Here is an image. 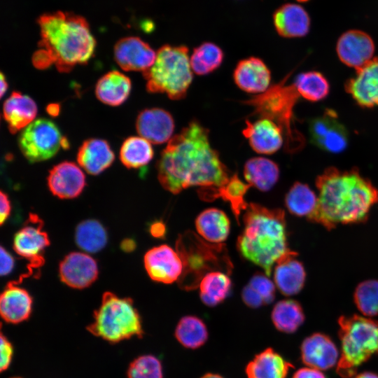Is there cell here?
I'll return each mask as SVG.
<instances>
[{
    "label": "cell",
    "instance_id": "obj_1",
    "mask_svg": "<svg viewBox=\"0 0 378 378\" xmlns=\"http://www.w3.org/2000/svg\"><path fill=\"white\" fill-rule=\"evenodd\" d=\"M158 178L167 191L178 194L191 186L219 187L231 176L209 141L208 129L197 120L174 136L157 162Z\"/></svg>",
    "mask_w": 378,
    "mask_h": 378
},
{
    "label": "cell",
    "instance_id": "obj_2",
    "mask_svg": "<svg viewBox=\"0 0 378 378\" xmlns=\"http://www.w3.org/2000/svg\"><path fill=\"white\" fill-rule=\"evenodd\" d=\"M318 203L309 218L328 230L339 224H354L367 220L378 202V190L358 169L340 171L327 168L316 180Z\"/></svg>",
    "mask_w": 378,
    "mask_h": 378
},
{
    "label": "cell",
    "instance_id": "obj_3",
    "mask_svg": "<svg viewBox=\"0 0 378 378\" xmlns=\"http://www.w3.org/2000/svg\"><path fill=\"white\" fill-rule=\"evenodd\" d=\"M40 48L46 50L60 72H69L92 57L96 40L86 19L69 12L46 13L37 19Z\"/></svg>",
    "mask_w": 378,
    "mask_h": 378
},
{
    "label": "cell",
    "instance_id": "obj_4",
    "mask_svg": "<svg viewBox=\"0 0 378 378\" xmlns=\"http://www.w3.org/2000/svg\"><path fill=\"white\" fill-rule=\"evenodd\" d=\"M244 229L237 248L246 260L260 267L270 276L274 265L290 250L285 214L282 209L248 204L243 216Z\"/></svg>",
    "mask_w": 378,
    "mask_h": 378
},
{
    "label": "cell",
    "instance_id": "obj_5",
    "mask_svg": "<svg viewBox=\"0 0 378 378\" xmlns=\"http://www.w3.org/2000/svg\"><path fill=\"white\" fill-rule=\"evenodd\" d=\"M289 76L241 102L253 108L251 115L274 122L283 132L285 151L294 154L304 148L305 139L295 124L294 107L300 95L293 83L286 84Z\"/></svg>",
    "mask_w": 378,
    "mask_h": 378
},
{
    "label": "cell",
    "instance_id": "obj_6",
    "mask_svg": "<svg viewBox=\"0 0 378 378\" xmlns=\"http://www.w3.org/2000/svg\"><path fill=\"white\" fill-rule=\"evenodd\" d=\"M176 251L183 262V272L177 281L181 288L190 290L199 286L208 273L221 271L231 273L233 265L225 245L210 243L192 231L180 234Z\"/></svg>",
    "mask_w": 378,
    "mask_h": 378
},
{
    "label": "cell",
    "instance_id": "obj_7",
    "mask_svg": "<svg viewBox=\"0 0 378 378\" xmlns=\"http://www.w3.org/2000/svg\"><path fill=\"white\" fill-rule=\"evenodd\" d=\"M188 52L186 46L160 47L154 64L143 72L147 91L166 94L173 100L185 98L193 78Z\"/></svg>",
    "mask_w": 378,
    "mask_h": 378
},
{
    "label": "cell",
    "instance_id": "obj_8",
    "mask_svg": "<svg viewBox=\"0 0 378 378\" xmlns=\"http://www.w3.org/2000/svg\"><path fill=\"white\" fill-rule=\"evenodd\" d=\"M338 324L342 354L336 371L342 378H351L378 351V321L354 314L341 316Z\"/></svg>",
    "mask_w": 378,
    "mask_h": 378
},
{
    "label": "cell",
    "instance_id": "obj_9",
    "mask_svg": "<svg viewBox=\"0 0 378 378\" xmlns=\"http://www.w3.org/2000/svg\"><path fill=\"white\" fill-rule=\"evenodd\" d=\"M87 329L110 343L141 337L144 334L141 316L133 301L111 292L102 295L101 304L94 311L93 321Z\"/></svg>",
    "mask_w": 378,
    "mask_h": 378
},
{
    "label": "cell",
    "instance_id": "obj_10",
    "mask_svg": "<svg viewBox=\"0 0 378 378\" xmlns=\"http://www.w3.org/2000/svg\"><path fill=\"white\" fill-rule=\"evenodd\" d=\"M18 145L26 159L33 163L52 158L61 148H67L69 142L53 122L38 118L22 130Z\"/></svg>",
    "mask_w": 378,
    "mask_h": 378
},
{
    "label": "cell",
    "instance_id": "obj_11",
    "mask_svg": "<svg viewBox=\"0 0 378 378\" xmlns=\"http://www.w3.org/2000/svg\"><path fill=\"white\" fill-rule=\"evenodd\" d=\"M309 131L312 142L324 151L340 153L347 147V130L332 109H327L321 115L312 119Z\"/></svg>",
    "mask_w": 378,
    "mask_h": 378
},
{
    "label": "cell",
    "instance_id": "obj_12",
    "mask_svg": "<svg viewBox=\"0 0 378 378\" xmlns=\"http://www.w3.org/2000/svg\"><path fill=\"white\" fill-rule=\"evenodd\" d=\"M43 223L40 218L31 214L24 226L13 238L14 251L21 257L30 260L33 267L43 263V254L50 245L47 233L43 230Z\"/></svg>",
    "mask_w": 378,
    "mask_h": 378
},
{
    "label": "cell",
    "instance_id": "obj_13",
    "mask_svg": "<svg viewBox=\"0 0 378 378\" xmlns=\"http://www.w3.org/2000/svg\"><path fill=\"white\" fill-rule=\"evenodd\" d=\"M150 278L157 282L172 284L178 281L183 272V262L178 252L162 244L148 250L144 258Z\"/></svg>",
    "mask_w": 378,
    "mask_h": 378
},
{
    "label": "cell",
    "instance_id": "obj_14",
    "mask_svg": "<svg viewBox=\"0 0 378 378\" xmlns=\"http://www.w3.org/2000/svg\"><path fill=\"white\" fill-rule=\"evenodd\" d=\"M375 46L366 32L351 29L344 32L337 39L336 52L340 60L356 70L373 59Z\"/></svg>",
    "mask_w": 378,
    "mask_h": 378
},
{
    "label": "cell",
    "instance_id": "obj_15",
    "mask_svg": "<svg viewBox=\"0 0 378 378\" xmlns=\"http://www.w3.org/2000/svg\"><path fill=\"white\" fill-rule=\"evenodd\" d=\"M114 59L125 71H142L149 69L155 62L156 52L144 41L137 36L120 38L114 46Z\"/></svg>",
    "mask_w": 378,
    "mask_h": 378
},
{
    "label": "cell",
    "instance_id": "obj_16",
    "mask_svg": "<svg viewBox=\"0 0 378 378\" xmlns=\"http://www.w3.org/2000/svg\"><path fill=\"white\" fill-rule=\"evenodd\" d=\"M96 260L83 252H71L60 262L59 277L68 286L82 289L90 286L98 276Z\"/></svg>",
    "mask_w": 378,
    "mask_h": 378
},
{
    "label": "cell",
    "instance_id": "obj_17",
    "mask_svg": "<svg viewBox=\"0 0 378 378\" xmlns=\"http://www.w3.org/2000/svg\"><path fill=\"white\" fill-rule=\"evenodd\" d=\"M345 89L360 106H378V57L357 69L354 76L346 81Z\"/></svg>",
    "mask_w": 378,
    "mask_h": 378
},
{
    "label": "cell",
    "instance_id": "obj_18",
    "mask_svg": "<svg viewBox=\"0 0 378 378\" xmlns=\"http://www.w3.org/2000/svg\"><path fill=\"white\" fill-rule=\"evenodd\" d=\"M245 123L246 127L242 130V134L255 152L260 154H273L284 144L283 132L272 120L259 118L254 122L246 120Z\"/></svg>",
    "mask_w": 378,
    "mask_h": 378
},
{
    "label": "cell",
    "instance_id": "obj_19",
    "mask_svg": "<svg viewBox=\"0 0 378 378\" xmlns=\"http://www.w3.org/2000/svg\"><path fill=\"white\" fill-rule=\"evenodd\" d=\"M175 128L172 114L160 108H146L137 116L136 129L143 138L154 144H162L172 137Z\"/></svg>",
    "mask_w": 378,
    "mask_h": 378
},
{
    "label": "cell",
    "instance_id": "obj_20",
    "mask_svg": "<svg viewBox=\"0 0 378 378\" xmlns=\"http://www.w3.org/2000/svg\"><path fill=\"white\" fill-rule=\"evenodd\" d=\"M48 186L50 192L61 199L78 197L85 186V176L74 162L64 161L49 172Z\"/></svg>",
    "mask_w": 378,
    "mask_h": 378
},
{
    "label": "cell",
    "instance_id": "obj_21",
    "mask_svg": "<svg viewBox=\"0 0 378 378\" xmlns=\"http://www.w3.org/2000/svg\"><path fill=\"white\" fill-rule=\"evenodd\" d=\"M300 354L304 365L326 370L335 366L339 353L335 344L328 335L315 332L303 340Z\"/></svg>",
    "mask_w": 378,
    "mask_h": 378
},
{
    "label": "cell",
    "instance_id": "obj_22",
    "mask_svg": "<svg viewBox=\"0 0 378 378\" xmlns=\"http://www.w3.org/2000/svg\"><path fill=\"white\" fill-rule=\"evenodd\" d=\"M233 78L241 90L256 95L263 93L270 87L271 73L261 59L250 57L237 64Z\"/></svg>",
    "mask_w": 378,
    "mask_h": 378
},
{
    "label": "cell",
    "instance_id": "obj_23",
    "mask_svg": "<svg viewBox=\"0 0 378 378\" xmlns=\"http://www.w3.org/2000/svg\"><path fill=\"white\" fill-rule=\"evenodd\" d=\"M274 284L284 295L298 294L303 288L306 272L302 263L297 259V253L289 251L275 264Z\"/></svg>",
    "mask_w": 378,
    "mask_h": 378
},
{
    "label": "cell",
    "instance_id": "obj_24",
    "mask_svg": "<svg viewBox=\"0 0 378 378\" xmlns=\"http://www.w3.org/2000/svg\"><path fill=\"white\" fill-rule=\"evenodd\" d=\"M276 32L284 38L305 36L309 31L311 19L307 10L297 4L287 3L279 7L273 14Z\"/></svg>",
    "mask_w": 378,
    "mask_h": 378
},
{
    "label": "cell",
    "instance_id": "obj_25",
    "mask_svg": "<svg viewBox=\"0 0 378 378\" xmlns=\"http://www.w3.org/2000/svg\"><path fill=\"white\" fill-rule=\"evenodd\" d=\"M32 310V298L27 290L9 283L0 297V313L7 323L17 324L26 321Z\"/></svg>",
    "mask_w": 378,
    "mask_h": 378
},
{
    "label": "cell",
    "instance_id": "obj_26",
    "mask_svg": "<svg viewBox=\"0 0 378 378\" xmlns=\"http://www.w3.org/2000/svg\"><path fill=\"white\" fill-rule=\"evenodd\" d=\"M251 186L244 183L237 174L231 175L228 181L219 187L200 188L197 190L200 197L205 201H211L222 198L230 204V207L237 221L242 210H246L248 204L244 200V196Z\"/></svg>",
    "mask_w": 378,
    "mask_h": 378
},
{
    "label": "cell",
    "instance_id": "obj_27",
    "mask_svg": "<svg viewBox=\"0 0 378 378\" xmlns=\"http://www.w3.org/2000/svg\"><path fill=\"white\" fill-rule=\"evenodd\" d=\"M115 155L108 143L100 139H88L78 149L77 161L88 174L97 175L113 163Z\"/></svg>",
    "mask_w": 378,
    "mask_h": 378
},
{
    "label": "cell",
    "instance_id": "obj_28",
    "mask_svg": "<svg viewBox=\"0 0 378 378\" xmlns=\"http://www.w3.org/2000/svg\"><path fill=\"white\" fill-rule=\"evenodd\" d=\"M36 114L35 102L18 91H13L3 106V116L12 134L24 129L33 122Z\"/></svg>",
    "mask_w": 378,
    "mask_h": 378
},
{
    "label": "cell",
    "instance_id": "obj_29",
    "mask_svg": "<svg viewBox=\"0 0 378 378\" xmlns=\"http://www.w3.org/2000/svg\"><path fill=\"white\" fill-rule=\"evenodd\" d=\"M293 365L272 348L255 356L246 367L248 378H286Z\"/></svg>",
    "mask_w": 378,
    "mask_h": 378
},
{
    "label": "cell",
    "instance_id": "obj_30",
    "mask_svg": "<svg viewBox=\"0 0 378 378\" xmlns=\"http://www.w3.org/2000/svg\"><path fill=\"white\" fill-rule=\"evenodd\" d=\"M130 79L118 71H109L97 81L95 94L102 103L115 106L122 104L130 95Z\"/></svg>",
    "mask_w": 378,
    "mask_h": 378
},
{
    "label": "cell",
    "instance_id": "obj_31",
    "mask_svg": "<svg viewBox=\"0 0 378 378\" xmlns=\"http://www.w3.org/2000/svg\"><path fill=\"white\" fill-rule=\"evenodd\" d=\"M195 227L200 236L206 241L221 244L229 235L230 222L222 210L209 208L197 216Z\"/></svg>",
    "mask_w": 378,
    "mask_h": 378
},
{
    "label": "cell",
    "instance_id": "obj_32",
    "mask_svg": "<svg viewBox=\"0 0 378 378\" xmlns=\"http://www.w3.org/2000/svg\"><path fill=\"white\" fill-rule=\"evenodd\" d=\"M244 176L251 186L266 192L271 190L278 181L279 168L270 159L254 157L246 162Z\"/></svg>",
    "mask_w": 378,
    "mask_h": 378
},
{
    "label": "cell",
    "instance_id": "obj_33",
    "mask_svg": "<svg viewBox=\"0 0 378 378\" xmlns=\"http://www.w3.org/2000/svg\"><path fill=\"white\" fill-rule=\"evenodd\" d=\"M271 318L275 328L284 333L295 332L304 323L305 315L301 304L296 300L279 301L274 306Z\"/></svg>",
    "mask_w": 378,
    "mask_h": 378
},
{
    "label": "cell",
    "instance_id": "obj_34",
    "mask_svg": "<svg viewBox=\"0 0 378 378\" xmlns=\"http://www.w3.org/2000/svg\"><path fill=\"white\" fill-rule=\"evenodd\" d=\"M228 275L221 271H214L202 278L199 288L200 296L204 304L209 307L216 306L229 295L232 281Z\"/></svg>",
    "mask_w": 378,
    "mask_h": 378
},
{
    "label": "cell",
    "instance_id": "obj_35",
    "mask_svg": "<svg viewBox=\"0 0 378 378\" xmlns=\"http://www.w3.org/2000/svg\"><path fill=\"white\" fill-rule=\"evenodd\" d=\"M318 196L311 188L300 182H295L287 192L285 204L294 216L309 218L316 210Z\"/></svg>",
    "mask_w": 378,
    "mask_h": 378
},
{
    "label": "cell",
    "instance_id": "obj_36",
    "mask_svg": "<svg viewBox=\"0 0 378 378\" xmlns=\"http://www.w3.org/2000/svg\"><path fill=\"white\" fill-rule=\"evenodd\" d=\"M153 155L151 143L141 136H130L126 139L120 150V161L130 169H137L147 165Z\"/></svg>",
    "mask_w": 378,
    "mask_h": 378
},
{
    "label": "cell",
    "instance_id": "obj_37",
    "mask_svg": "<svg viewBox=\"0 0 378 378\" xmlns=\"http://www.w3.org/2000/svg\"><path fill=\"white\" fill-rule=\"evenodd\" d=\"M174 335L184 347L195 349L205 344L209 333L202 319L195 316H186L179 320Z\"/></svg>",
    "mask_w": 378,
    "mask_h": 378
},
{
    "label": "cell",
    "instance_id": "obj_38",
    "mask_svg": "<svg viewBox=\"0 0 378 378\" xmlns=\"http://www.w3.org/2000/svg\"><path fill=\"white\" fill-rule=\"evenodd\" d=\"M223 59L224 52L218 46L211 42H204L194 48L190 63L195 74L204 76L217 69Z\"/></svg>",
    "mask_w": 378,
    "mask_h": 378
},
{
    "label": "cell",
    "instance_id": "obj_39",
    "mask_svg": "<svg viewBox=\"0 0 378 378\" xmlns=\"http://www.w3.org/2000/svg\"><path fill=\"white\" fill-rule=\"evenodd\" d=\"M75 241L78 246L85 252L97 253L106 246L107 233L98 220L89 219L78 225Z\"/></svg>",
    "mask_w": 378,
    "mask_h": 378
},
{
    "label": "cell",
    "instance_id": "obj_40",
    "mask_svg": "<svg viewBox=\"0 0 378 378\" xmlns=\"http://www.w3.org/2000/svg\"><path fill=\"white\" fill-rule=\"evenodd\" d=\"M293 84L300 97L312 102L324 99L330 92L328 80L317 71H309L298 74Z\"/></svg>",
    "mask_w": 378,
    "mask_h": 378
},
{
    "label": "cell",
    "instance_id": "obj_41",
    "mask_svg": "<svg viewBox=\"0 0 378 378\" xmlns=\"http://www.w3.org/2000/svg\"><path fill=\"white\" fill-rule=\"evenodd\" d=\"M354 303L365 316L378 315V280L369 279L360 283L354 293Z\"/></svg>",
    "mask_w": 378,
    "mask_h": 378
},
{
    "label": "cell",
    "instance_id": "obj_42",
    "mask_svg": "<svg viewBox=\"0 0 378 378\" xmlns=\"http://www.w3.org/2000/svg\"><path fill=\"white\" fill-rule=\"evenodd\" d=\"M127 378H163L162 365L153 355H143L130 363Z\"/></svg>",
    "mask_w": 378,
    "mask_h": 378
},
{
    "label": "cell",
    "instance_id": "obj_43",
    "mask_svg": "<svg viewBox=\"0 0 378 378\" xmlns=\"http://www.w3.org/2000/svg\"><path fill=\"white\" fill-rule=\"evenodd\" d=\"M262 298L265 304H270L275 298V286L267 275L255 273L248 284Z\"/></svg>",
    "mask_w": 378,
    "mask_h": 378
},
{
    "label": "cell",
    "instance_id": "obj_44",
    "mask_svg": "<svg viewBox=\"0 0 378 378\" xmlns=\"http://www.w3.org/2000/svg\"><path fill=\"white\" fill-rule=\"evenodd\" d=\"M1 359H0V370L3 372L8 368L10 365L13 355V347L8 338L1 333Z\"/></svg>",
    "mask_w": 378,
    "mask_h": 378
},
{
    "label": "cell",
    "instance_id": "obj_45",
    "mask_svg": "<svg viewBox=\"0 0 378 378\" xmlns=\"http://www.w3.org/2000/svg\"><path fill=\"white\" fill-rule=\"evenodd\" d=\"M241 298L245 304L251 308H258L265 305L262 297L248 284L242 289Z\"/></svg>",
    "mask_w": 378,
    "mask_h": 378
},
{
    "label": "cell",
    "instance_id": "obj_46",
    "mask_svg": "<svg viewBox=\"0 0 378 378\" xmlns=\"http://www.w3.org/2000/svg\"><path fill=\"white\" fill-rule=\"evenodd\" d=\"M32 62L34 66L39 69H47L54 64L50 55L43 48H39L34 53Z\"/></svg>",
    "mask_w": 378,
    "mask_h": 378
},
{
    "label": "cell",
    "instance_id": "obj_47",
    "mask_svg": "<svg viewBox=\"0 0 378 378\" xmlns=\"http://www.w3.org/2000/svg\"><path fill=\"white\" fill-rule=\"evenodd\" d=\"M1 276L8 275L14 267V259L11 254L4 247H1Z\"/></svg>",
    "mask_w": 378,
    "mask_h": 378
},
{
    "label": "cell",
    "instance_id": "obj_48",
    "mask_svg": "<svg viewBox=\"0 0 378 378\" xmlns=\"http://www.w3.org/2000/svg\"><path fill=\"white\" fill-rule=\"evenodd\" d=\"M0 223L2 225L10 216L11 206L8 195L1 192L0 194Z\"/></svg>",
    "mask_w": 378,
    "mask_h": 378
},
{
    "label": "cell",
    "instance_id": "obj_49",
    "mask_svg": "<svg viewBox=\"0 0 378 378\" xmlns=\"http://www.w3.org/2000/svg\"><path fill=\"white\" fill-rule=\"evenodd\" d=\"M292 378H326V377L317 369L303 368L297 370Z\"/></svg>",
    "mask_w": 378,
    "mask_h": 378
},
{
    "label": "cell",
    "instance_id": "obj_50",
    "mask_svg": "<svg viewBox=\"0 0 378 378\" xmlns=\"http://www.w3.org/2000/svg\"><path fill=\"white\" fill-rule=\"evenodd\" d=\"M150 232L154 237H164L166 233V227L164 224L161 221H155L150 226Z\"/></svg>",
    "mask_w": 378,
    "mask_h": 378
},
{
    "label": "cell",
    "instance_id": "obj_51",
    "mask_svg": "<svg viewBox=\"0 0 378 378\" xmlns=\"http://www.w3.org/2000/svg\"><path fill=\"white\" fill-rule=\"evenodd\" d=\"M47 111L50 115L56 116L59 112V106L57 104H49L47 107Z\"/></svg>",
    "mask_w": 378,
    "mask_h": 378
},
{
    "label": "cell",
    "instance_id": "obj_52",
    "mask_svg": "<svg viewBox=\"0 0 378 378\" xmlns=\"http://www.w3.org/2000/svg\"><path fill=\"white\" fill-rule=\"evenodd\" d=\"M8 83L3 73H1V97H2L4 93L8 89Z\"/></svg>",
    "mask_w": 378,
    "mask_h": 378
},
{
    "label": "cell",
    "instance_id": "obj_53",
    "mask_svg": "<svg viewBox=\"0 0 378 378\" xmlns=\"http://www.w3.org/2000/svg\"><path fill=\"white\" fill-rule=\"evenodd\" d=\"M354 378H378V374L372 372H363L356 375Z\"/></svg>",
    "mask_w": 378,
    "mask_h": 378
},
{
    "label": "cell",
    "instance_id": "obj_54",
    "mask_svg": "<svg viewBox=\"0 0 378 378\" xmlns=\"http://www.w3.org/2000/svg\"><path fill=\"white\" fill-rule=\"evenodd\" d=\"M134 248V242L132 240L124 241L122 244V248L127 251L132 250Z\"/></svg>",
    "mask_w": 378,
    "mask_h": 378
},
{
    "label": "cell",
    "instance_id": "obj_55",
    "mask_svg": "<svg viewBox=\"0 0 378 378\" xmlns=\"http://www.w3.org/2000/svg\"><path fill=\"white\" fill-rule=\"evenodd\" d=\"M200 378H224L221 375L215 373H206L203 376H202Z\"/></svg>",
    "mask_w": 378,
    "mask_h": 378
},
{
    "label": "cell",
    "instance_id": "obj_56",
    "mask_svg": "<svg viewBox=\"0 0 378 378\" xmlns=\"http://www.w3.org/2000/svg\"><path fill=\"white\" fill-rule=\"evenodd\" d=\"M297 1L300 2V3H305V2H307L310 0H296Z\"/></svg>",
    "mask_w": 378,
    "mask_h": 378
},
{
    "label": "cell",
    "instance_id": "obj_57",
    "mask_svg": "<svg viewBox=\"0 0 378 378\" xmlns=\"http://www.w3.org/2000/svg\"><path fill=\"white\" fill-rule=\"evenodd\" d=\"M12 378H20V377H12Z\"/></svg>",
    "mask_w": 378,
    "mask_h": 378
}]
</instances>
